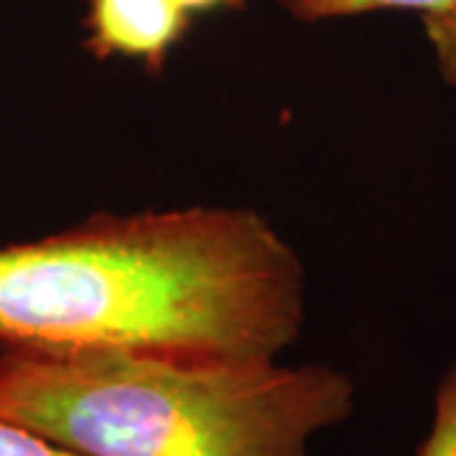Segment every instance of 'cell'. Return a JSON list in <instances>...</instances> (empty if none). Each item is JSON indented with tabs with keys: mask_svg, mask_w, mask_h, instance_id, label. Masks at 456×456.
<instances>
[{
	"mask_svg": "<svg viewBox=\"0 0 456 456\" xmlns=\"http://www.w3.org/2000/svg\"><path fill=\"white\" fill-rule=\"evenodd\" d=\"M305 294L297 248L254 208L97 213L0 246V345L277 360L302 335Z\"/></svg>",
	"mask_w": 456,
	"mask_h": 456,
	"instance_id": "cell-1",
	"label": "cell"
},
{
	"mask_svg": "<svg viewBox=\"0 0 456 456\" xmlns=\"http://www.w3.org/2000/svg\"><path fill=\"white\" fill-rule=\"evenodd\" d=\"M353 411L330 365L0 345V421L77 456H310Z\"/></svg>",
	"mask_w": 456,
	"mask_h": 456,
	"instance_id": "cell-2",
	"label": "cell"
},
{
	"mask_svg": "<svg viewBox=\"0 0 456 456\" xmlns=\"http://www.w3.org/2000/svg\"><path fill=\"white\" fill-rule=\"evenodd\" d=\"M193 18L180 0H86L84 46L99 61L132 59L160 74Z\"/></svg>",
	"mask_w": 456,
	"mask_h": 456,
	"instance_id": "cell-3",
	"label": "cell"
},
{
	"mask_svg": "<svg viewBox=\"0 0 456 456\" xmlns=\"http://www.w3.org/2000/svg\"><path fill=\"white\" fill-rule=\"evenodd\" d=\"M279 8L299 23H325L340 18L368 16L383 11H411V13H444L456 8V0H277Z\"/></svg>",
	"mask_w": 456,
	"mask_h": 456,
	"instance_id": "cell-4",
	"label": "cell"
},
{
	"mask_svg": "<svg viewBox=\"0 0 456 456\" xmlns=\"http://www.w3.org/2000/svg\"><path fill=\"white\" fill-rule=\"evenodd\" d=\"M416 456H456V358L436 383L431 426Z\"/></svg>",
	"mask_w": 456,
	"mask_h": 456,
	"instance_id": "cell-5",
	"label": "cell"
},
{
	"mask_svg": "<svg viewBox=\"0 0 456 456\" xmlns=\"http://www.w3.org/2000/svg\"><path fill=\"white\" fill-rule=\"evenodd\" d=\"M441 82L456 92V8L421 18Z\"/></svg>",
	"mask_w": 456,
	"mask_h": 456,
	"instance_id": "cell-6",
	"label": "cell"
},
{
	"mask_svg": "<svg viewBox=\"0 0 456 456\" xmlns=\"http://www.w3.org/2000/svg\"><path fill=\"white\" fill-rule=\"evenodd\" d=\"M0 456H61V449L20 426L0 421Z\"/></svg>",
	"mask_w": 456,
	"mask_h": 456,
	"instance_id": "cell-7",
	"label": "cell"
},
{
	"mask_svg": "<svg viewBox=\"0 0 456 456\" xmlns=\"http://www.w3.org/2000/svg\"><path fill=\"white\" fill-rule=\"evenodd\" d=\"M180 5L191 11L193 16H203V13H216V11H239L244 8L246 0H180Z\"/></svg>",
	"mask_w": 456,
	"mask_h": 456,
	"instance_id": "cell-8",
	"label": "cell"
},
{
	"mask_svg": "<svg viewBox=\"0 0 456 456\" xmlns=\"http://www.w3.org/2000/svg\"><path fill=\"white\" fill-rule=\"evenodd\" d=\"M61 456H77V454H69V452H64V449H61Z\"/></svg>",
	"mask_w": 456,
	"mask_h": 456,
	"instance_id": "cell-9",
	"label": "cell"
}]
</instances>
